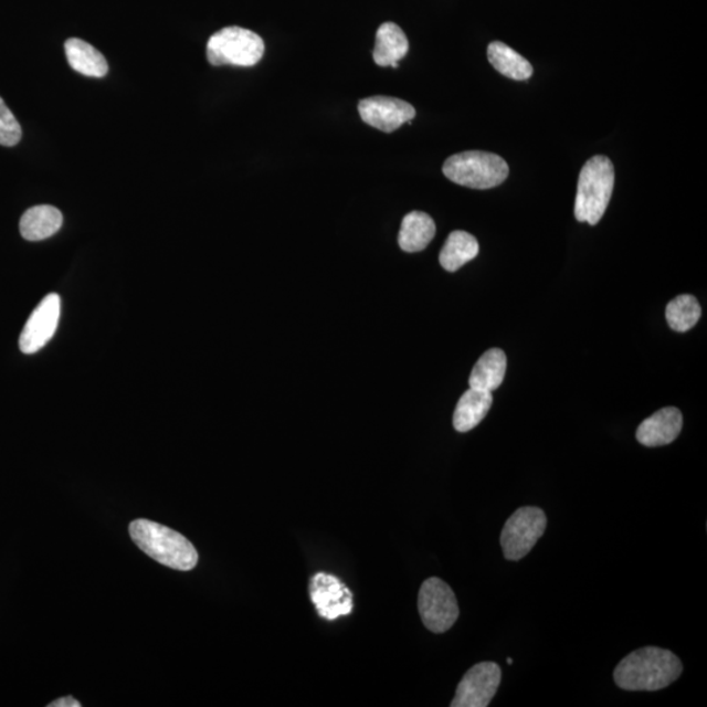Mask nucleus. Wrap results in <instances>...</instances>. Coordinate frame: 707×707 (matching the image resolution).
<instances>
[{
  "label": "nucleus",
  "mask_w": 707,
  "mask_h": 707,
  "mask_svg": "<svg viewBox=\"0 0 707 707\" xmlns=\"http://www.w3.org/2000/svg\"><path fill=\"white\" fill-rule=\"evenodd\" d=\"M683 674L682 661L668 650H635L614 669V683L624 690L655 692L669 687Z\"/></svg>",
  "instance_id": "nucleus-1"
},
{
  "label": "nucleus",
  "mask_w": 707,
  "mask_h": 707,
  "mask_svg": "<svg viewBox=\"0 0 707 707\" xmlns=\"http://www.w3.org/2000/svg\"><path fill=\"white\" fill-rule=\"evenodd\" d=\"M129 530L136 546L152 560L180 571L196 568L198 553L186 536L146 519L134 520Z\"/></svg>",
  "instance_id": "nucleus-2"
},
{
  "label": "nucleus",
  "mask_w": 707,
  "mask_h": 707,
  "mask_svg": "<svg viewBox=\"0 0 707 707\" xmlns=\"http://www.w3.org/2000/svg\"><path fill=\"white\" fill-rule=\"evenodd\" d=\"M614 188V167L603 155L585 162L579 175L576 198L578 222L597 225L605 214Z\"/></svg>",
  "instance_id": "nucleus-3"
},
{
  "label": "nucleus",
  "mask_w": 707,
  "mask_h": 707,
  "mask_svg": "<svg viewBox=\"0 0 707 707\" xmlns=\"http://www.w3.org/2000/svg\"><path fill=\"white\" fill-rule=\"evenodd\" d=\"M443 173L457 186L485 190L504 183L510 173V168L498 155L465 151L452 155L445 160Z\"/></svg>",
  "instance_id": "nucleus-4"
},
{
  "label": "nucleus",
  "mask_w": 707,
  "mask_h": 707,
  "mask_svg": "<svg viewBox=\"0 0 707 707\" xmlns=\"http://www.w3.org/2000/svg\"><path fill=\"white\" fill-rule=\"evenodd\" d=\"M264 40L240 27H228L211 35L207 55L212 66L252 67L263 59Z\"/></svg>",
  "instance_id": "nucleus-5"
},
{
  "label": "nucleus",
  "mask_w": 707,
  "mask_h": 707,
  "mask_svg": "<svg viewBox=\"0 0 707 707\" xmlns=\"http://www.w3.org/2000/svg\"><path fill=\"white\" fill-rule=\"evenodd\" d=\"M547 516L539 507H521L506 521L500 546L508 561H519L534 549L546 532Z\"/></svg>",
  "instance_id": "nucleus-6"
},
{
  "label": "nucleus",
  "mask_w": 707,
  "mask_h": 707,
  "mask_svg": "<svg viewBox=\"0 0 707 707\" xmlns=\"http://www.w3.org/2000/svg\"><path fill=\"white\" fill-rule=\"evenodd\" d=\"M419 611L423 625L436 634L450 631L460 614L454 591L440 578L423 582L419 593Z\"/></svg>",
  "instance_id": "nucleus-7"
},
{
  "label": "nucleus",
  "mask_w": 707,
  "mask_h": 707,
  "mask_svg": "<svg viewBox=\"0 0 707 707\" xmlns=\"http://www.w3.org/2000/svg\"><path fill=\"white\" fill-rule=\"evenodd\" d=\"M502 671L497 663L483 662L473 666L458 683L452 707H486L497 693Z\"/></svg>",
  "instance_id": "nucleus-8"
},
{
  "label": "nucleus",
  "mask_w": 707,
  "mask_h": 707,
  "mask_svg": "<svg viewBox=\"0 0 707 707\" xmlns=\"http://www.w3.org/2000/svg\"><path fill=\"white\" fill-rule=\"evenodd\" d=\"M61 316V298L56 294L45 296L33 310L19 339L24 354L40 351L53 338Z\"/></svg>",
  "instance_id": "nucleus-9"
},
{
  "label": "nucleus",
  "mask_w": 707,
  "mask_h": 707,
  "mask_svg": "<svg viewBox=\"0 0 707 707\" xmlns=\"http://www.w3.org/2000/svg\"><path fill=\"white\" fill-rule=\"evenodd\" d=\"M309 592L317 613L325 620L335 621L352 612V593L335 576L317 572L310 579Z\"/></svg>",
  "instance_id": "nucleus-10"
},
{
  "label": "nucleus",
  "mask_w": 707,
  "mask_h": 707,
  "mask_svg": "<svg viewBox=\"0 0 707 707\" xmlns=\"http://www.w3.org/2000/svg\"><path fill=\"white\" fill-rule=\"evenodd\" d=\"M358 112L367 125L384 133H393L415 117L413 105L401 98L387 96L363 98L358 104Z\"/></svg>",
  "instance_id": "nucleus-11"
},
{
  "label": "nucleus",
  "mask_w": 707,
  "mask_h": 707,
  "mask_svg": "<svg viewBox=\"0 0 707 707\" xmlns=\"http://www.w3.org/2000/svg\"><path fill=\"white\" fill-rule=\"evenodd\" d=\"M683 414L674 407L663 408L640 424L636 441L646 447H662L671 444L680 435Z\"/></svg>",
  "instance_id": "nucleus-12"
},
{
  "label": "nucleus",
  "mask_w": 707,
  "mask_h": 707,
  "mask_svg": "<svg viewBox=\"0 0 707 707\" xmlns=\"http://www.w3.org/2000/svg\"><path fill=\"white\" fill-rule=\"evenodd\" d=\"M63 224L62 212L49 204L31 208L20 219V233L28 242H41L55 235Z\"/></svg>",
  "instance_id": "nucleus-13"
},
{
  "label": "nucleus",
  "mask_w": 707,
  "mask_h": 707,
  "mask_svg": "<svg viewBox=\"0 0 707 707\" xmlns=\"http://www.w3.org/2000/svg\"><path fill=\"white\" fill-rule=\"evenodd\" d=\"M409 52V41L398 24L384 23L379 27L374 42L373 61L380 67H399V62Z\"/></svg>",
  "instance_id": "nucleus-14"
},
{
  "label": "nucleus",
  "mask_w": 707,
  "mask_h": 707,
  "mask_svg": "<svg viewBox=\"0 0 707 707\" xmlns=\"http://www.w3.org/2000/svg\"><path fill=\"white\" fill-rule=\"evenodd\" d=\"M492 405V392L469 388L457 402L454 413L455 430L458 433H468V431L477 428L489 413Z\"/></svg>",
  "instance_id": "nucleus-15"
},
{
  "label": "nucleus",
  "mask_w": 707,
  "mask_h": 707,
  "mask_svg": "<svg viewBox=\"0 0 707 707\" xmlns=\"http://www.w3.org/2000/svg\"><path fill=\"white\" fill-rule=\"evenodd\" d=\"M435 232L436 225L433 218L422 211L409 212L402 219L399 245L402 251L408 253L421 252L433 242Z\"/></svg>",
  "instance_id": "nucleus-16"
},
{
  "label": "nucleus",
  "mask_w": 707,
  "mask_h": 707,
  "mask_svg": "<svg viewBox=\"0 0 707 707\" xmlns=\"http://www.w3.org/2000/svg\"><path fill=\"white\" fill-rule=\"evenodd\" d=\"M507 369L506 354L500 349H490L483 354L473 367L469 386L481 391L492 392L504 383Z\"/></svg>",
  "instance_id": "nucleus-17"
},
{
  "label": "nucleus",
  "mask_w": 707,
  "mask_h": 707,
  "mask_svg": "<svg viewBox=\"0 0 707 707\" xmlns=\"http://www.w3.org/2000/svg\"><path fill=\"white\" fill-rule=\"evenodd\" d=\"M71 68L84 76L104 77L108 74V62L96 48L80 39H68L65 44Z\"/></svg>",
  "instance_id": "nucleus-18"
},
{
  "label": "nucleus",
  "mask_w": 707,
  "mask_h": 707,
  "mask_svg": "<svg viewBox=\"0 0 707 707\" xmlns=\"http://www.w3.org/2000/svg\"><path fill=\"white\" fill-rule=\"evenodd\" d=\"M479 252L477 239L465 231L451 233L440 254V263L445 271L454 273L475 260Z\"/></svg>",
  "instance_id": "nucleus-19"
},
{
  "label": "nucleus",
  "mask_w": 707,
  "mask_h": 707,
  "mask_svg": "<svg viewBox=\"0 0 707 707\" xmlns=\"http://www.w3.org/2000/svg\"><path fill=\"white\" fill-rule=\"evenodd\" d=\"M487 59L492 66L502 75L510 77L514 81H527L534 74V67L525 59V56L516 53L514 49L504 44V42H492L487 48Z\"/></svg>",
  "instance_id": "nucleus-20"
},
{
  "label": "nucleus",
  "mask_w": 707,
  "mask_h": 707,
  "mask_svg": "<svg viewBox=\"0 0 707 707\" xmlns=\"http://www.w3.org/2000/svg\"><path fill=\"white\" fill-rule=\"evenodd\" d=\"M703 309L698 300L693 295H680L667 304L666 318L672 330L685 334L696 327L701 318Z\"/></svg>",
  "instance_id": "nucleus-21"
},
{
  "label": "nucleus",
  "mask_w": 707,
  "mask_h": 707,
  "mask_svg": "<svg viewBox=\"0 0 707 707\" xmlns=\"http://www.w3.org/2000/svg\"><path fill=\"white\" fill-rule=\"evenodd\" d=\"M23 137V130L15 116L0 97V145L17 146Z\"/></svg>",
  "instance_id": "nucleus-22"
},
{
  "label": "nucleus",
  "mask_w": 707,
  "mask_h": 707,
  "mask_svg": "<svg viewBox=\"0 0 707 707\" xmlns=\"http://www.w3.org/2000/svg\"><path fill=\"white\" fill-rule=\"evenodd\" d=\"M49 707H82V704L73 697H62L55 699L54 703L49 704Z\"/></svg>",
  "instance_id": "nucleus-23"
},
{
  "label": "nucleus",
  "mask_w": 707,
  "mask_h": 707,
  "mask_svg": "<svg viewBox=\"0 0 707 707\" xmlns=\"http://www.w3.org/2000/svg\"><path fill=\"white\" fill-rule=\"evenodd\" d=\"M507 663H508V664H513V659H511V657H508Z\"/></svg>",
  "instance_id": "nucleus-24"
}]
</instances>
